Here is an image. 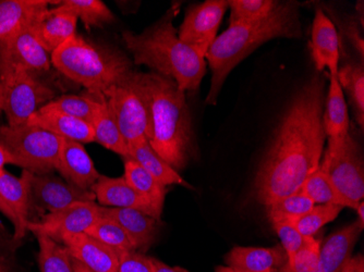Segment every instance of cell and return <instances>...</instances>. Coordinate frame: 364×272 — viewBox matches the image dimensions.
Wrapping results in <instances>:
<instances>
[{
    "mask_svg": "<svg viewBox=\"0 0 364 272\" xmlns=\"http://www.w3.org/2000/svg\"><path fill=\"white\" fill-rule=\"evenodd\" d=\"M325 79L314 75L296 92L274 133L255 181L265 207L299 191L322 161L325 134Z\"/></svg>",
    "mask_w": 364,
    "mask_h": 272,
    "instance_id": "1",
    "label": "cell"
},
{
    "mask_svg": "<svg viewBox=\"0 0 364 272\" xmlns=\"http://www.w3.org/2000/svg\"><path fill=\"white\" fill-rule=\"evenodd\" d=\"M132 79L150 111L147 142L175 171H182L196 153L186 92L173 80L154 72L134 71Z\"/></svg>",
    "mask_w": 364,
    "mask_h": 272,
    "instance_id": "2",
    "label": "cell"
},
{
    "mask_svg": "<svg viewBox=\"0 0 364 272\" xmlns=\"http://www.w3.org/2000/svg\"><path fill=\"white\" fill-rule=\"evenodd\" d=\"M302 36L299 4L278 1L275 9L264 19L229 26L208 49L205 59L212 71L208 105H216L223 85L231 70L257 47L274 38Z\"/></svg>",
    "mask_w": 364,
    "mask_h": 272,
    "instance_id": "3",
    "label": "cell"
},
{
    "mask_svg": "<svg viewBox=\"0 0 364 272\" xmlns=\"http://www.w3.org/2000/svg\"><path fill=\"white\" fill-rule=\"evenodd\" d=\"M176 6L141 34L124 31L122 40L136 65H146L152 72L173 80L183 92H196L206 73L205 59L180 40L173 21Z\"/></svg>",
    "mask_w": 364,
    "mask_h": 272,
    "instance_id": "4",
    "label": "cell"
},
{
    "mask_svg": "<svg viewBox=\"0 0 364 272\" xmlns=\"http://www.w3.org/2000/svg\"><path fill=\"white\" fill-rule=\"evenodd\" d=\"M52 65L71 81L93 94H104L126 81L132 61L122 50L75 34L50 55Z\"/></svg>",
    "mask_w": 364,
    "mask_h": 272,
    "instance_id": "5",
    "label": "cell"
},
{
    "mask_svg": "<svg viewBox=\"0 0 364 272\" xmlns=\"http://www.w3.org/2000/svg\"><path fill=\"white\" fill-rule=\"evenodd\" d=\"M63 138L40 126L26 124L0 128V144L19 165L33 175H48L58 170Z\"/></svg>",
    "mask_w": 364,
    "mask_h": 272,
    "instance_id": "6",
    "label": "cell"
},
{
    "mask_svg": "<svg viewBox=\"0 0 364 272\" xmlns=\"http://www.w3.org/2000/svg\"><path fill=\"white\" fill-rule=\"evenodd\" d=\"M320 165L339 194L353 205H359L364 197L363 158L350 132L339 138H328Z\"/></svg>",
    "mask_w": 364,
    "mask_h": 272,
    "instance_id": "7",
    "label": "cell"
},
{
    "mask_svg": "<svg viewBox=\"0 0 364 272\" xmlns=\"http://www.w3.org/2000/svg\"><path fill=\"white\" fill-rule=\"evenodd\" d=\"M4 89V112L8 126L26 124L43 106L55 98V92L36 79V75L16 70L0 80Z\"/></svg>",
    "mask_w": 364,
    "mask_h": 272,
    "instance_id": "8",
    "label": "cell"
},
{
    "mask_svg": "<svg viewBox=\"0 0 364 272\" xmlns=\"http://www.w3.org/2000/svg\"><path fill=\"white\" fill-rule=\"evenodd\" d=\"M132 73L103 95L127 144L146 138L150 131V111Z\"/></svg>",
    "mask_w": 364,
    "mask_h": 272,
    "instance_id": "9",
    "label": "cell"
},
{
    "mask_svg": "<svg viewBox=\"0 0 364 272\" xmlns=\"http://www.w3.org/2000/svg\"><path fill=\"white\" fill-rule=\"evenodd\" d=\"M228 7L227 0H206L190 6L178 31L180 40L205 59Z\"/></svg>",
    "mask_w": 364,
    "mask_h": 272,
    "instance_id": "10",
    "label": "cell"
},
{
    "mask_svg": "<svg viewBox=\"0 0 364 272\" xmlns=\"http://www.w3.org/2000/svg\"><path fill=\"white\" fill-rule=\"evenodd\" d=\"M52 65L50 56L33 32L32 26L0 40V80L9 77L16 70L36 72L48 71Z\"/></svg>",
    "mask_w": 364,
    "mask_h": 272,
    "instance_id": "11",
    "label": "cell"
},
{
    "mask_svg": "<svg viewBox=\"0 0 364 272\" xmlns=\"http://www.w3.org/2000/svg\"><path fill=\"white\" fill-rule=\"evenodd\" d=\"M30 181V208L52 212L65 210L75 202H95L92 191H85L68 183L65 180L48 175H33L28 173Z\"/></svg>",
    "mask_w": 364,
    "mask_h": 272,
    "instance_id": "12",
    "label": "cell"
},
{
    "mask_svg": "<svg viewBox=\"0 0 364 272\" xmlns=\"http://www.w3.org/2000/svg\"><path fill=\"white\" fill-rule=\"evenodd\" d=\"M98 217L100 205L96 202H75L65 210L45 214L40 221H28V231L46 235L59 243L65 234L85 232Z\"/></svg>",
    "mask_w": 364,
    "mask_h": 272,
    "instance_id": "13",
    "label": "cell"
},
{
    "mask_svg": "<svg viewBox=\"0 0 364 272\" xmlns=\"http://www.w3.org/2000/svg\"><path fill=\"white\" fill-rule=\"evenodd\" d=\"M59 244H63L73 259L95 272H118L119 256L117 251L103 244L87 233L65 234Z\"/></svg>",
    "mask_w": 364,
    "mask_h": 272,
    "instance_id": "14",
    "label": "cell"
},
{
    "mask_svg": "<svg viewBox=\"0 0 364 272\" xmlns=\"http://www.w3.org/2000/svg\"><path fill=\"white\" fill-rule=\"evenodd\" d=\"M311 49L318 71L324 72L328 69L331 77H337L341 58L338 33L332 20L320 9L313 20Z\"/></svg>",
    "mask_w": 364,
    "mask_h": 272,
    "instance_id": "15",
    "label": "cell"
},
{
    "mask_svg": "<svg viewBox=\"0 0 364 272\" xmlns=\"http://www.w3.org/2000/svg\"><path fill=\"white\" fill-rule=\"evenodd\" d=\"M100 216L116 221L136 251L144 254L156 241L159 221L140 210L100 206Z\"/></svg>",
    "mask_w": 364,
    "mask_h": 272,
    "instance_id": "16",
    "label": "cell"
},
{
    "mask_svg": "<svg viewBox=\"0 0 364 272\" xmlns=\"http://www.w3.org/2000/svg\"><path fill=\"white\" fill-rule=\"evenodd\" d=\"M57 171L63 180L85 191H91L101 178L83 144L67 138L63 140Z\"/></svg>",
    "mask_w": 364,
    "mask_h": 272,
    "instance_id": "17",
    "label": "cell"
},
{
    "mask_svg": "<svg viewBox=\"0 0 364 272\" xmlns=\"http://www.w3.org/2000/svg\"><path fill=\"white\" fill-rule=\"evenodd\" d=\"M91 191L100 206L112 208H130L140 210L153 218L161 220L149 200L127 182L124 177L109 178L101 175Z\"/></svg>",
    "mask_w": 364,
    "mask_h": 272,
    "instance_id": "18",
    "label": "cell"
},
{
    "mask_svg": "<svg viewBox=\"0 0 364 272\" xmlns=\"http://www.w3.org/2000/svg\"><path fill=\"white\" fill-rule=\"evenodd\" d=\"M227 266L242 272H279L287 263L282 245L274 247L236 246L225 257Z\"/></svg>",
    "mask_w": 364,
    "mask_h": 272,
    "instance_id": "19",
    "label": "cell"
},
{
    "mask_svg": "<svg viewBox=\"0 0 364 272\" xmlns=\"http://www.w3.org/2000/svg\"><path fill=\"white\" fill-rule=\"evenodd\" d=\"M0 196L7 202L19 221V228L14 233V241L19 242L28 232L30 221V181L28 171L23 170L20 178L5 169L0 170Z\"/></svg>",
    "mask_w": 364,
    "mask_h": 272,
    "instance_id": "20",
    "label": "cell"
},
{
    "mask_svg": "<svg viewBox=\"0 0 364 272\" xmlns=\"http://www.w3.org/2000/svg\"><path fill=\"white\" fill-rule=\"evenodd\" d=\"M47 0H0V40L33 26L48 10Z\"/></svg>",
    "mask_w": 364,
    "mask_h": 272,
    "instance_id": "21",
    "label": "cell"
},
{
    "mask_svg": "<svg viewBox=\"0 0 364 272\" xmlns=\"http://www.w3.org/2000/svg\"><path fill=\"white\" fill-rule=\"evenodd\" d=\"M77 19L73 14L55 7L46 10L32 28L43 48L52 55L65 40L77 34Z\"/></svg>",
    "mask_w": 364,
    "mask_h": 272,
    "instance_id": "22",
    "label": "cell"
},
{
    "mask_svg": "<svg viewBox=\"0 0 364 272\" xmlns=\"http://www.w3.org/2000/svg\"><path fill=\"white\" fill-rule=\"evenodd\" d=\"M28 124L40 126L60 138L75 141L81 144L94 143V132L89 122L75 116L42 107L28 119Z\"/></svg>",
    "mask_w": 364,
    "mask_h": 272,
    "instance_id": "23",
    "label": "cell"
},
{
    "mask_svg": "<svg viewBox=\"0 0 364 272\" xmlns=\"http://www.w3.org/2000/svg\"><path fill=\"white\" fill-rule=\"evenodd\" d=\"M364 228L359 222L345 227L333 233L320 246V265L322 272H339L351 259L353 247Z\"/></svg>",
    "mask_w": 364,
    "mask_h": 272,
    "instance_id": "24",
    "label": "cell"
},
{
    "mask_svg": "<svg viewBox=\"0 0 364 272\" xmlns=\"http://www.w3.org/2000/svg\"><path fill=\"white\" fill-rule=\"evenodd\" d=\"M128 149L131 158L142 165L147 173L164 186L183 185L186 187H191L177 171L157 155L146 138H141L136 142L130 143L128 144Z\"/></svg>",
    "mask_w": 364,
    "mask_h": 272,
    "instance_id": "25",
    "label": "cell"
},
{
    "mask_svg": "<svg viewBox=\"0 0 364 272\" xmlns=\"http://www.w3.org/2000/svg\"><path fill=\"white\" fill-rule=\"evenodd\" d=\"M122 159L124 165V179L140 195L150 202L153 210L161 218L165 198H166V186L159 183L134 159L131 157Z\"/></svg>",
    "mask_w": 364,
    "mask_h": 272,
    "instance_id": "26",
    "label": "cell"
},
{
    "mask_svg": "<svg viewBox=\"0 0 364 272\" xmlns=\"http://www.w3.org/2000/svg\"><path fill=\"white\" fill-rule=\"evenodd\" d=\"M91 126L94 132V142L120 155L122 158L130 157L128 144L114 121L104 96L98 104Z\"/></svg>",
    "mask_w": 364,
    "mask_h": 272,
    "instance_id": "27",
    "label": "cell"
},
{
    "mask_svg": "<svg viewBox=\"0 0 364 272\" xmlns=\"http://www.w3.org/2000/svg\"><path fill=\"white\" fill-rule=\"evenodd\" d=\"M329 82L323 124L327 138H339L349 133L348 108L337 77H331Z\"/></svg>",
    "mask_w": 364,
    "mask_h": 272,
    "instance_id": "28",
    "label": "cell"
},
{
    "mask_svg": "<svg viewBox=\"0 0 364 272\" xmlns=\"http://www.w3.org/2000/svg\"><path fill=\"white\" fill-rule=\"evenodd\" d=\"M301 190L314 202V205H337L357 210V205H353L339 194L322 165H318V169L306 179Z\"/></svg>",
    "mask_w": 364,
    "mask_h": 272,
    "instance_id": "29",
    "label": "cell"
},
{
    "mask_svg": "<svg viewBox=\"0 0 364 272\" xmlns=\"http://www.w3.org/2000/svg\"><path fill=\"white\" fill-rule=\"evenodd\" d=\"M56 5L57 9L73 14L77 20H81L87 28H103L114 20L109 8L101 0H63L57 1Z\"/></svg>",
    "mask_w": 364,
    "mask_h": 272,
    "instance_id": "30",
    "label": "cell"
},
{
    "mask_svg": "<svg viewBox=\"0 0 364 272\" xmlns=\"http://www.w3.org/2000/svg\"><path fill=\"white\" fill-rule=\"evenodd\" d=\"M102 98V94H93L90 92L82 95H63L55 97L43 107L75 116L91 124Z\"/></svg>",
    "mask_w": 364,
    "mask_h": 272,
    "instance_id": "31",
    "label": "cell"
},
{
    "mask_svg": "<svg viewBox=\"0 0 364 272\" xmlns=\"http://www.w3.org/2000/svg\"><path fill=\"white\" fill-rule=\"evenodd\" d=\"M337 80L341 89L350 97L355 109V120L363 129L364 126V69L362 63H348L338 70Z\"/></svg>",
    "mask_w": 364,
    "mask_h": 272,
    "instance_id": "32",
    "label": "cell"
},
{
    "mask_svg": "<svg viewBox=\"0 0 364 272\" xmlns=\"http://www.w3.org/2000/svg\"><path fill=\"white\" fill-rule=\"evenodd\" d=\"M85 233L108 247H112L117 254L136 251L122 227L116 221L106 217H98L97 220Z\"/></svg>",
    "mask_w": 364,
    "mask_h": 272,
    "instance_id": "33",
    "label": "cell"
},
{
    "mask_svg": "<svg viewBox=\"0 0 364 272\" xmlns=\"http://www.w3.org/2000/svg\"><path fill=\"white\" fill-rule=\"evenodd\" d=\"M40 253L38 263L42 272H75L71 257L65 246L44 234H36Z\"/></svg>",
    "mask_w": 364,
    "mask_h": 272,
    "instance_id": "34",
    "label": "cell"
},
{
    "mask_svg": "<svg viewBox=\"0 0 364 272\" xmlns=\"http://www.w3.org/2000/svg\"><path fill=\"white\" fill-rule=\"evenodd\" d=\"M314 206V202L304 193L301 189L290 195L280 198L267 206L269 222L292 221L306 214Z\"/></svg>",
    "mask_w": 364,
    "mask_h": 272,
    "instance_id": "35",
    "label": "cell"
},
{
    "mask_svg": "<svg viewBox=\"0 0 364 272\" xmlns=\"http://www.w3.org/2000/svg\"><path fill=\"white\" fill-rule=\"evenodd\" d=\"M230 24L249 23L267 18L277 6L274 0H230Z\"/></svg>",
    "mask_w": 364,
    "mask_h": 272,
    "instance_id": "36",
    "label": "cell"
},
{
    "mask_svg": "<svg viewBox=\"0 0 364 272\" xmlns=\"http://www.w3.org/2000/svg\"><path fill=\"white\" fill-rule=\"evenodd\" d=\"M343 208L337 205H314L306 214L292 221V224L302 236L314 237L325 224L338 217Z\"/></svg>",
    "mask_w": 364,
    "mask_h": 272,
    "instance_id": "37",
    "label": "cell"
},
{
    "mask_svg": "<svg viewBox=\"0 0 364 272\" xmlns=\"http://www.w3.org/2000/svg\"><path fill=\"white\" fill-rule=\"evenodd\" d=\"M321 241L306 237L294 259L286 263L279 272H322L320 265Z\"/></svg>",
    "mask_w": 364,
    "mask_h": 272,
    "instance_id": "38",
    "label": "cell"
},
{
    "mask_svg": "<svg viewBox=\"0 0 364 272\" xmlns=\"http://www.w3.org/2000/svg\"><path fill=\"white\" fill-rule=\"evenodd\" d=\"M271 224L282 241V246L287 255V263H290L304 244L306 237L300 234L290 221H276L271 222Z\"/></svg>",
    "mask_w": 364,
    "mask_h": 272,
    "instance_id": "39",
    "label": "cell"
},
{
    "mask_svg": "<svg viewBox=\"0 0 364 272\" xmlns=\"http://www.w3.org/2000/svg\"><path fill=\"white\" fill-rule=\"evenodd\" d=\"M118 256V272H154L152 259L140 251H122Z\"/></svg>",
    "mask_w": 364,
    "mask_h": 272,
    "instance_id": "40",
    "label": "cell"
},
{
    "mask_svg": "<svg viewBox=\"0 0 364 272\" xmlns=\"http://www.w3.org/2000/svg\"><path fill=\"white\" fill-rule=\"evenodd\" d=\"M339 272H364L363 257H351Z\"/></svg>",
    "mask_w": 364,
    "mask_h": 272,
    "instance_id": "41",
    "label": "cell"
},
{
    "mask_svg": "<svg viewBox=\"0 0 364 272\" xmlns=\"http://www.w3.org/2000/svg\"><path fill=\"white\" fill-rule=\"evenodd\" d=\"M0 212L5 214V216L11 221V224H14V232H16V231L18 230V228H19V221H18V218H16V214H14L11 208L9 207V205H8L7 202L3 200L1 196H0Z\"/></svg>",
    "mask_w": 364,
    "mask_h": 272,
    "instance_id": "42",
    "label": "cell"
},
{
    "mask_svg": "<svg viewBox=\"0 0 364 272\" xmlns=\"http://www.w3.org/2000/svg\"><path fill=\"white\" fill-rule=\"evenodd\" d=\"M12 243H16L14 241V237L9 239L7 231H6V229L4 228L3 224L0 222V259H1V256L4 255V251H9Z\"/></svg>",
    "mask_w": 364,
    "mask_h": 272,
    "instance_id": "43",
    "label": "cell"
},
{
    "mask_svg": "<svg viewBox=\"0 0 364 272\" xmlns=\"http://www.w3.org/2000/svg\"><path fill=\"white\" fill-rule=\"evenodd\" d=\"M349 38L353 40V44L355 45L357 50H359L360 56L363 59V40L360 38L359 33H358L357 28L355 26H349Z\"/></svg>",
    "mask_w": 364,
    "mask_h": 272,
    "instance_id": "44",
    "label": "cell"
},
{
    "mask_svg": "<svg viewBox=\"0 0 364 272\" xmlns=\"http://www.w3.org/2000/svg\"><path fill=\"white\" fill-rule=\"evenodd\" d=\"M8 163L14 165V158H12L11 155L6 151L5 147L0 144V170H3Z\"/></svg>",
    "mask_w": 364,
    "mask_h": 272,
    "instance_id": "45",
    "label": "cell"
},
{
    "mask_svg": "<svg viewBox=\"0 0 364 272\" xmlns=\"http://www.w3.org/2000/svg\"><path fill=\"white\" fill-rule=\"evenodd\" d=\"M153 268H154V272H185L182 270L176 269V268L169 267L166 263H161V261H157V259H152Z\"/></svg>",
    "mask_w": 364,
    "mask_h": 272,
    "instance_id": "46",
    "label": "cell"
},
{
    "mask_svg": "<svg viewBox=\"0 0 364 272\" xmlns=\"http://www.w3.org/2000/svg\"><path fill=\"white\" fill-rule=\"evenodd\" d=\"M71 263H73V271L75 272H95L87 268V266L83 265V263H80L77 259H73V257H71Z\"/></svg>",
    "mask_w": 364,
    "mask_h": 272,
    "instance_id": "47",
    "label": "cell"
},
{
    "mask_svg": "<svg viewBox=\"0 0 364 272\" xmlns=\"http://www.w3.org/2000/svg\"><path fill=\"white\" fill-rule=\"evenodd\" d=\"M357 214L358 217H359V219H358V222H359L360 226L362 227V228H364V202L363 200L362 202H359V205H358L357 207Z\"/></svg>",
    "mask_w": 364,
    "mask_h": 272,
    "instance_id": "48",
    "label": "cell"
},
{
    "mask_svg": "<svg viewBox=\"0 0 364 272\" xmlns=\"http://www.w3.org/2000/svg\"><path fill=\"white\" fill-rule=\"evenodd\" d=\"M215 272H242L239 270L234 269V268L228 267V266H218L215 269Z\"/></svg>",
    "mask_w": 364,
    "mask_h": 272,
    "instance_id": "49",
    "label": "cell"
},
{
    "mask_svg": "<svg viewBox=\"0 0 364 272\" xmlns=\"http://www.w3.org/2000/svg\"><path fill=\"white\" fill-rule=\"evenodd\" d=\"M4 111V89L0 83V114Z\"/></svg>",
    "mask_w": 364,
    "mask_h": 272,
    "instance_id": "50",
    "label": "cell"
},
{
    "mask_svg": "<svg viewBox=\"0 0 364 272\" xmlns=\"http://www.w3.org/2000/svg\"><path fill=\"white\" fill-rule=\"evenodd\" d=\"M0 272H6L5 269H4V268L1 267V266H0Z\"/></svg>",
    "mask_w": 364,
    "mask_h": 272,
    "instance_id": "51",
    "label": "cell"
}]
</instances>
